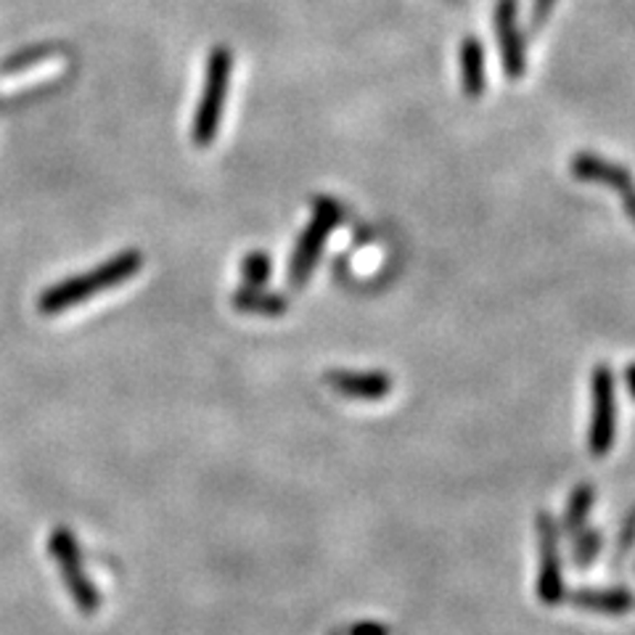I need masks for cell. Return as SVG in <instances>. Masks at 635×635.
Returning a JSON list of instances; mask_svg holds the SVG:
<instances>
[{"label": "cell", "instance_id": "cell-4", "mask_svg": "<svg viewBox=\"0 0 635 635\" xmlns=\"http://www.w3.org/2000/svg\"><path fill=\"white\" fill-rule=\"evenodd\" d=\"M344 223V207L331 196H318L313 202V220H310L304 234L300 236L294 255L289 262V281L291 287H304L310 273H313L318 257L326 247L329 234L336 225Z\"/></svg>", "mask_w": 635, "mask_h": 635}, {"label": "cell", "instance_id": "cell-9", "mask_svg": "<svg viewBox=\"0 0 635 635\" xmlns=\"http://www.w3.org/2000/svg\"><path fill=\"white\" fill-rule=\"evenodd\" d=\"M572 175L588 183H604L612 185L614 191H627L633 189V175L631 170L622 168V164L609 162L604 157L595 154H578L572 159Z\"/></svg>", "mask_w": 635, "mask_h": 635}, {"label": "cell", "instance_id": "cell-12", "mask_svg": "<svg viewBox=\"0 0 635 635\" xmlns=\"http://www.w3.org/2000/svg\"><path fill=\"white\" fill-rule=\"evenodd\" d=\"M574 604L585 609H601V612H625V609L633 606V595L627 591H604V593L582 591L574 595Z\"/></svg>", "mask_w": 635, "mask_h": 635}, {"label": "cell", "instance_id": "cell-1", "mask_svg": "<svg viewBox=\"0 0 635 635\" xmlns=\"http://www.w3.org/2000/svg\"><path fill=\"white\" fill-rule=\"evenodd\" d=\"M143 268V257L138 249L119 251L109 262L98 265V268L88 270V273L69 278V281L56 283L49 291H43L37 300V310L45 315H58L64 310L77 308V304L93 300L98 291L115 289L119 283L130 281L138 270Z\"/></svg>", "mask_w": 635, "mask_h": 635}, {"label": "cell", "instance_id": "cell-2", "mask_svg": "<svg viewBox=\"0 0 635 635\" xmlns=\"http://www.w3.org/2000/svg\"><path fill=\"white\" fill-rule=\"evenodd\" d=\"M49 553L58 569V574H62V582L66 585L72 604H75L85 617L96 614L98 606H101V593H98L96 582L90 580L88 569H85L83 551H79V542L69 527H56L49 535Z\"/></svg>", "mask_w": 635, "mask_h": 635}, {"label": "cell", "instance_id": "cell-7", "mask_svg": "<svg viewBox=\"0 0 635 635\" xmlns=\"http://www.w3.org/2000/svg\"><path fill=\"white\" fill-rule=\"evenodd\" d=\"M326 384L353 400H381L392 392V379L381 370H329Z\"/></svg>", "mask_w": 635, "mask_h": 635}, {"label": "cell", "instance_id": "cell-10", "mask_svg": "<svg viewBox=\"0 0 635 635\" xmlns=\"http://www.w3.org/2000/svg\"><path fill=\"white\" fill-rule=\"evenodd\" d=\"M461 88L469 98H480L485 93V51L476 37H463L459 51Z\"/></svg>", "mask_w": 635, "mask_h": 635}, {"label": "cell", "instance_id": "cell-16", "mask_svg": "<svg viewBox=\"0 0 635 635\" xmlns=\"http://www.w3.org/2000/svg\"><path fill=\"white\" fill-rule=\"evenodd\" d=\"M349 635H389V631L384 625H376V622H360L349 631Z\"/></svg>", "mask_w": 635, "mask_h": 635}, {"label": "cell", "instance_id": "cell-3", "mask_svg": "<svg viewBox=\"0 0 635 635\" xmlns=\"http://www.w3.org/2000/svg\"><path fill=\"white\" fill-rule=\"evenodd\" d=\"M230 66H234V58H230L228 49H223L220 45V49L209 51L207 75H204V90H202V98H198L194 130H191L194 143L202 146V149L215 141L217 130H220L225 96H228Z\"/></svg>", "mask_w": 635, "mask_h": 635}, {"label": "cell", "instance_id": "cell-14", "mask_svg": "<svg viewBox=\"0 0 635 635\" xmlns=\"http://www.w3.org/2000/svg\"><path fill=\"white\" fill-rule=\"evenodd\" d=\"M593 498H595V489L591 485H580L574 489L572 501H569V514H567V525L569 527H578L582 519H585L588 508L593 506Z\"/></svg>", "mask_w": 635, "mask_h": 635}, {"label": "cell", "instance_id": "cell-17", "mask_svg": "<svg viewBox=\"0 0 635 635\" xmlns=\"http://www.w3.org/2000/svg\"><path fill=\"white\" fill-rule=\"evenodd\" d=\"M622 204H625V212L627 217L635 223V189H627L622 191Z\"/></svg>", "mask_w": 635, "mask_h": 635}, {"label": "cell", "instance_id": "cell-11", "mask_svg": "<svg viewBox=\"0 0 635 635\" xmlns=\"http://www.w3.org/2000/svg\"><path fill=\"white\" fill-rule=\"evenodd\" d=\"M234 304L241 313H257V315H281L287 313L289 302L281 294H268V291L247 287L238 289L234 294Z\"/></svg>", "mask_w": 635, "mask_h": 635}, {"label": "cell", "instance_id": "cell-18", "mask_svg": "<svg viewBox=\"0 0 635 635\" xmlns=\"http://www.w3.org/2000/svg\"><path fill=\"white\" fill-rule=\"evenodd\" d=\"M625 381H627V392L635 397V363H631L625 370Z\"/></svg>", "mask_w": 635, "mask_h": 635}, {"label": "cell", "instance_id": "cell-15", "mask_svg": "<svg viewBox=\"0 0 635 635\" xmlns=\"http://www.w3.org/2000/svg\"><path fill=\"white\" fill-rule=\"evenodd\" d=\"M556 9V0H532V13H529V22H532V32H538L546 19L551 17Z\"/></svg>", "mask_w": 635, "mask_h": 635}, {"label": "cell", "instance_id": "cell-8", "mask_svg": "<svg viewBox=\"0 0 635 635\" xmlns=\"http://www.w3.org/2000/svg\"><path fill=\"white\" fill-rule=\"evenodd\" d=\"M540 532V582L538 591L546 604H556L561 599V572H559V553H556V527L546 514L538 516Z\"/></svg>", "mask_w": 635, "mask_h": 635}, {"label": "cell", "instance_id": "cell-13", "mask_svg": "<svg viewBox=\"0 0 635 635\" xmlns=\"http://www.w3.org/2000/svg\"><path fill=\"white\" fill-rule=\"evenodd\" d=\"M270 270H273V265H270V257L265 251H249L247 260L241 262L244 281H247V287L255 289H262L268 283Z\"/></svg>", "mask_w": 635, "mask_h": 635}, {"label": "cell", "instance_id": "cell-6", "mask_svg": "<svg viewBox=\"0 0 635 635\" xmlns=\"http://www.w3.org/2000/svg\"><path fill=\"white\" fill-rule=\"evenodd\" d=\"M495 35H498L503 72L506 77L519 79L527 69V58L519 26H516V0H498L495 6Z\"/></svg>", "mask_w": 635, "mask_h": 635}, {"label": "cell", "instance_id": "cell-19", "mask_svg": "<svg viewBox=\"0 0 635 635\" xmlns=\"http://www.w3.org/2000/svg\"><path fill=\"white\" fill-rule=\"evenodd\" d=\"M450 3H455V6H459V3H461V0H450Z\"/></svg>", "mask_w": 635, "mask_h": 635}, {"label": "cell", "instance_id": "cell-5", "mask_svg": "<svg viewBox=\"0 0 635 635\" xmlns=\"http://www.w3.org/2000/svg\"><path fill=\"white\" fill-rule=\"evenodd\" d=\"M593 416L588 448L593 455H606L617 434V392H614V374L606 366H599L591 376Z\"/></svg>", "mask_w": 635, "mask_h": 635}]
</instances>
